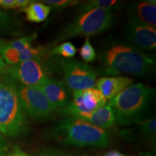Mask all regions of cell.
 <instances>
[{"instance_id":"obj_1","label":"cell","mask_w":156,"mask_h":156,"mask_svg":"<svg viewBox=\"0 0 156 156\" xmlns=\"http://www.w3.org/2000/svg\"><path fill=\"white\" fill-rule=\"evenodd\" d=\"M103 73L108 75L120 74L142 76L153 67L155 61L132 46L116 44L109 47L101 56Z\"/></svg>"},{"instance_id":"obj_2","label":"cell","mask_w":156,"mask_h":156,"mask_svg":"<svg viewBox=\"0 0 156 156\" xmlns=\"http://www.w3.org/2000/svg\"><path fill=\"white\" fill-rule=\"evenodd\" d=\"M28 128L27 115L19 96L18 84L0 74V133L17 136Z\"/></svg>"},{"instance_id":"obj_3","label":"cell","mask_w":156,"mask_h":156,"mask_svg":"<svg viewBox=\"0 0 156 156\" xmlns=\"http://www.w3.org/2000/svg\"><path fill=\"white\" fill-rule=\"evenodd\" d=\"M155 90L145 84L131 85L109 101L115 119L122 125L142 118L153 99Z\"/></svg>"},{"instance_id":"obj_4","label":"cell","mask_w":156,"mask_h":156,"mask_svg":"<svg viewBox=\"0 0 156 156\" xmlns=\"http://www.w3.org/2000/svg\"><path fill=\"white\" fill-rule=\"evenodd\" d=\"M52 132L56 139L67 145L103 147L109 144L106 129L80 119L69 117L58 123Z\"/></svg>"},{"instance_id":"obj_5","label":"cell","mask_w":156,"mask_h":156,"mask_svg":"<svg viewBox=\"0 0 156 156\" xmlns=\"http://www.w3.org/2000/svg\"><path fill=\"white\" fill-rule=\"evenodd\" d=\"M114 19L112 9H93L84 11L62 30L55 43L74 37L100 34L112 26Z\"/></svg>"},{"instance_id":"obj_6","label":"cell","mask_w":156,"mask_h":156,"mask_svg":"<svg viewBox=\"0 0 156 156\" xmlns=\"http://www.w3.org/2000/svg\"><path fill=\"white\" fill-rule=\"evenodd\" d=\"M57 66L63 75L64 85L73 92L95 86L97 73L87 64L77 60L61 58L58 60Z\"/></svg>"},{"instance_id":"obj_7","label":"cell","mask_w":156,"mask_h":156,"mask_svg":"<svg viewBox=\"0 0 156 156\" xmlns=\"http://www.w3.org/2000/svg\"><path fill=\"white\" fill-rule=\"evenodd\" d=\"M106 99L96 88L73 92V100L62 109L67 116L87 121L93 112L105 106Z\"/></svg>"},{"instance_id":"obj_8","label":"cell","mask_w":156,"mask_h":156,"mask_svg":"<svg viewBox=\"0 0 156 156\" xmlns=\"http://www.w3.org/2000/svg\"><path fill=\"white\" fill-rule=\"evenodd\" d=\"M48 67L41 58L21 62L14 65L7 66L0 74L11 78L18 85L25 86L39 85L48 77Z\"/></svg>"},{"instance_id":"obj_9","label":"cell","mask_w":156,"mask_h":156,"mask_svg":"<svg viewBox=\"0 0 156 156\" xmlns=\"http://www.w3.org/2000/svg\"><path fill=\"white\" fill-rule=\"evenodd\" d=\"M18 92L25 114L31 118H48L55 112L39 85H18Z\"/></svg>"},{"instance_id":"obj_10","label":"cell","mask_w":156,"mask_h":156,"mask_svg":"<svg viewBox=\"0 0 156 156\" xmlns=\"http://www.w3.org/2000/svg\"><path fill=\"white\" fill-rule=\"evenodd\" d=\"M129 42L136 49L155 50L156 30L154 27L130 19L127 29Z\"/></svg>"},{"instance_id":"obj_11","label":"cell","mask_w":156,"mask_h":156,"mask_svg":"<svg viewBox=\"0 0 156 156\" xmlns=\"http://www.w3.org/2000/svg\"><path fill=\"white\" fill-rule=\"evenodd\" d=\"M39 86L55 111L63 109L69 103V95L63 82L48 77Z\"/></svg>"},{"instance_id":"obj_12","label":"cell","mask_w":156,"mask_h":156,"mask_svg":"<svg viewBox=\"0 0 156 156\" xmlns=\"http://www.w3.org/2000/svg\"><path fill=\"white\" fill-rule=\"evenodd\" d=\"M133 80L127 77H101L96 81L98 90L101 91L105 98L112 99L118 95L126 87L132 85Z\"/></svg>"},{"instance_id":"obj_13","label":"cell","mask_w":156,"mask_h":156,"mask_svg":"<svg viewBox=\"0 0 156 156\" xmlns=\"http://www.w3.org/2000/svg\"><path fill=\"white\" fill-rule=\"evenodd\" d=\"M143 24L155 27L156 25V2L141 1L132 7L131 18Z\"/></svg>"},{"instance_id":"obj_14","label":"cell","mask_w":156,"mask_h":156,"mask_svg":"<svg viewBox=\"0 0 156 156\" xmlns=\"http://www.w3.org/2000/svg\"><path fill=\"white\" fill-rule=\"evenodd\" d=\"M35 38L36 36L23 37L8 43V45L18 51L21 62L41 58L46 49H44V47H33L32 42Z\"/></svg>"},{"instance_id":"obj_15","label":"cell","mask_w":156,"mask_h":156,"mask_svg":"<svg viewBox=\"0 0 156 156\" xmlns=\"http://www.w3.org/2000/svg\"><path fill=\"white\" fill-rule=\"evenodd\" d=\"M115 116L112 107L109 104L98 108L90 115L88 122L98 127L106 129L111 127L115 122Z\"/></svg>"},{"instance_id":"obj_16","label":"cell","mask_w":156,"mask_h":156,"mask_svg":"<svg viewBox=\"0 0 156 156\" xmlns=\"http://www.w3.org/2000/svg\"><path fill=\"white\" fill-rule=\"evenodd\" d=\"M51 9L50 7L41 2L33 1L23 10L26 14L28 20L34 23H41L47 18Z\"/></svg>"},{"instance_id":"obj_17","label":"cell","mask_w":156,"mask_h":156,"mask_svg":"<svg viewBox=\"0 0 156 156\" xmlns=\"http://www.w3.org/2000/svg\"><path fill=\"white\" fill-rule=\"evenodd\" d=\"M77 52V48L70 41L64 42L51 49L49 54L51 56H61L64 58H73Z\"/></svg>"},{"instance_id":"obj_18","label":"cell","mask_w":156,"mask_h":156,"mask_svg":"<svg viewBox=\"0 0 156 156\" xmlns=\"http://www.w3.org/2000/svg\"><path fill=\"white\" fill-rule=\"evenodd\" d=\"M118 4V2L114 0H93L87 2L81 7L83 11L90 10L93 9H112L115 5Z\"/></svg>"},{"instance_id":"obj_19","label":"cell","mask_w":156,"mask_h":156,"mask_svg":"<svg viewBox=\"0 0 156 156\" xmlns=\"http://www.w3.org/2000/svg\"><path fill=\"white\" fill-rule=\"evenodd\" d=\"M2 58L9 65H14L21 62L20 55L18 51L15 48L9 46L7 44L5 49L3 51V53L2 54Z\"/></svg>"},{"instance_id":"obj_20","label":"cell","mask_w":156,"mask_h":156,"mask_svg":"<svg viewBox=\"0 0 156 156\" xmlns=\"http://www.w3.org/2000/svg\"><path fill=\"white\" fill-rule=\"evenodd\" d=\"M80 54L83 61L85 62H92L96 58V53L88 38L85 39V43L80 49Z\"/></svg>"},{"instance_id":"obj_21","label":"cell","mask_w":156,"mask_h":156,"mask_svg":"<svg viewBox=\"0 0 156 156\" xmlns=\"http://www.w3.org/2000/svg\"><path fill=\"white\" fill-rule=\"evenodd\" d=\"M41 2L48 5L51 9H60L77 5L79 1H76V0H44V1H41Z\"/></svg>"},{"instance_id":"obj_22","label":"cell","mask_w":156,"mask_h":156,"mask_svg":"<svg viewBox=\"0 0 156 156\" xmlns=\"http://www.w3.org/2000/svg\"><path fill=\"white\" fill-rule=\"evenodd\" d=\"M142 132L147 136H155L156 131V120L155 118L147 119L140 124Z\"/></svg>"},{"instance_id":"obj_23","label":"cell","mask_w":156,"mask_h":156,"mask_svg":"<svg viewBox=\"0 0 156 156\" xmlns=\"http://www.w3.org/2000/svg\"><path fill=\"white\" fill-rule=\"evenodd\" d=\"M14 27V22L7 13L0 9V30H10Z\"/></svg>"},{"instance_id":"obj_24","label":"cell","mask_w":156,"mask_h":156,"mask_svg":"<svg viewBox=\"0 0 156 156\" xmlns=\"http://www.w3.org/2000/svg\"><path fill=\"white\" fill-rule=\"evenodd\" d=\"M0 7L4 9L17 8L16 0H0Z\"/></svg>"},{"instance_id":"obj_25","label":"cell","mask_w":156,"mask_h":156,"mask_svg":"<svg viewBox=\"0 0 156 156\" xmlns=\"http://www.w3.org/2000/svg\"><path fill=\"white\" fill-rule=\"evenodd\" d=\"M7 156H30L28 154H27L25 152H23L22 150L20 149L18 147H14L9 154Z\"/></svg>"},{"instance_id":"obj_26","label":"cell","mask_w":156,"mask_h":156,"mask_svg":"<svg viewBox=\"0 0 156 156\" xmlns=\"http://www.w3.org/2000/svg\"><path fill=\"white\" fill-rule=\"evenodd\" d=\"M32 2L33 1H30V0H16L17 7L19 8L24 9L28 5H30Z\"/></svg>"},{"instance_id":"obj_27","label":"cell","mask_w":156,"mask_h":156,"mask_svg":"<svg viewBox=\"0 0 156 156\" xmlns=\"http://www.w3.org/2000/svg\"><path fill=\"white\" fill-rule=\"evenodd\" d=\"M7 149V145L6 142L4 140L2 136L0 134V153H3L5 150Z\"/></svg>"},{"instance_id":"obj_28","label":"cell","mask_w":156,"mask_h":156,"mask_svg":"<svg viewBox=\"0 0 156 156\" xmlns=\"http://www.w3.org/2000/svg\"><path fill=\"white\" fill-rule=\"evenodd\" d=\"M8 43H7L5 41L2 40V39L0 38V56L2 57V54L3 53V51L5 49L6 46H7V45Z\"/></svg>"},{"instance_id":"obj_29","label":"cell","mask_w":156,"mask_h":156,"mask_svg":"<svg viewBox=\"0 0 156 156\" xmlns=\"http://www.w3.org/2000/svg\"><path fill=\"white\" fill-rule=\"evenodd\" d=\"M122 154L119 153V151H109L108 153L105 154L103 156H122Z\"/></svg>"},{"instance_id":"obj_30","label":"cell","mask_w":156,"mask_h":156,"mask_svg":"<svg viewBox=\"0 0 156 156\" xmlns=\"http://www.w3.org/2000/svg\"><path fill=\"white\" fill-rule=\"evenodd\" d=\"M41 156H66V155H62L61 153H54V152H48V153H44Z\"/></svg>"},{"instance_id":"obj_31","label":"cell","mask_w":156,"mask_h":156,"mask_svg":"<svg viewBox=\"0 0 156 156\" xmlns=\"http://www.w3.org/2000/svg\"><path fill=\"white\" fill-rule=\"evenodd\" d=\"M7 67V64L5 62V61L3 60V58L0 56V73L2 71H3V69Z\"/></svg>"},{"instance_id":"obj_32","label":"cell","mask_w":156,"mask_h":156,"mask_svg":"<svg viewBox=\"0 0 156 156\" xmlns=\"http://www.w3.org/2000/svg\"><path fill=\"white\" fill-rule=\"evenodd\" d=\"M0 156H7V155H6L5 152H3V153H0Z\"/></svg>"}]
</instances>
